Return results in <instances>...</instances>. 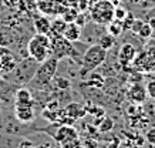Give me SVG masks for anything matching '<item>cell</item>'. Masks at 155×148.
Returning a JSON list of instances; mask_svg holds the SVG:
<instances>
[{
	"label": "cell",
	"instance_id": "8",
	"mask_svg": "<svg viewBox=\"0 0 155 148\" xmlns=\"http://www.w3.org/2000/svg\"><path fill=\"white\" fill-rule=\"evenodd\" d=\"M137 48L134 47V44L131 43H124L118 50V61L121 66H128L134 61V58L137 56Z\"/></svg>",
	"mask_w": 155,
	"mask_h": 148
},
{
	"label": "cell",
	"instance_id": "7",
	"mask_svg": "<svg viewBox=\"0 0 155 148\" xmlns=\"http://www.w3.org/2000/svg\"><path fill=\"white\" fill-rule=\"evenodd\" d=\"M53 138L56 140L57 143L64 144L67 141H71V140L78 138V131L73 127V125H67V124H60L56 128L54 134H53Z\"/></svg>",
	"mask_w": 155,
	"mask_h": 148
},
{
	"label": "cell",
	"instance_id": "22",
	"mask_svg": "<svg viewBox=\"0 0 155 148\" xmlns=\"http://www.w3.org/2000/svg\"><path fill=\"white\" fill-rule=\"evenodd\" d=\"M41 115H43V118H46L48 120L50 123H56L57 121V110H51V108H44V110L41 111Z\"/></svg>",
	"mask_w": 155,
	"mask_h": 148
},
{
	"label": "cell",
	"instance_id": "21",
	"mask_svg": "<svg viewBox=\"0 0 155 148\" xmlns=\"http://www.w3.org/2000/svg\"><path fill=\"white\" fill-rule=\"evenodd\" d=\"M113 128H114V120L113 118L105 117V118H103L101 121H100L98 130L101 131V133H108V131H111Z\"/></svg>",
	"mask_w": 155,
	"mask_h": 148
},
{
	"label": "cell",
	"instance_id": "30",
	"mask_svg": "<svg viewBox=\"0 0 155 148\" xmlns=\"http://www.w3.org/2000/svg\"><path fill=\"white\" fill-rule=\"evenodd\" d=\"M75 23L78 24V26H81V27H84V26L88 24V19H87V16H85L84 12H80V13H78L77 19H75Z\"/></svg>",
	"mask_w": 155,
	"mask_h": 148
},
{
	"label": "cell",
	"instance_id": "12",
	"mask_svg": "<svg viewBox=\"0 0 155 148\" xmlns=\"http://www.w3.org/2000/svg\"><path fill=\"white\" fill-rule=\"evenodd\" d=\"M83 27L78 26V24L75 23V21H71V23H67L66 29L63 31V36L68 40V41H77V40H80L81 38V34H83Z\"/></svg>",
	"mask_w": 155,
	"mask_h": 148
},
{
	"label": "cell",
	"instance_id": "3",
	"mask_svg": "<svg viewBox=\"0 0 155 148\" xmlns=\"http://www.w3.org/2000/svg\"><path fill=\"white\" fill-rule=\"evenodd\" d=\"M107 58V50L103 48L100 44H91L87 47V50L83 54L81 58V66H80V76L84 77L94 71L97 67H100L105 61Z\"/></svg>",
	"mask_w": 155,
	"mask_h": 148
},
{
	"label": "cell",
	"instance_id": "18",
	"mask_svg": "<svg viewBox=\"0 0 155 148\" xmlns=\"http://www.w3.org/2000/svg\"><path fill=\"white\" fill-rule=\"evenodd\" d=\"M67 26V21L63 17H57L51 21V27H50V34H63L64 29Z\"/></svg>",
	"mask_w": 155,
	"mask_h": 148
},
{
	"label": "cell",
	"instance_id": "19",
	"mask_svg": "<svg viewBox=\"0 0 155 148\" xmlns=\"http://www.w3.org/2000/svg\"><path fill=\"white\" fill-rule=\"evenodd\" d=\"M53 84H54V87H56L57 90H70V78H66V77H57L54 76V78H53Z\"/></svg>",
	"mask_w": 155,
	"mask_h": 148
},
{
	"label": "cell",
	"instance_id": "11",
	"mask_svg": "<svg viewBox=\"0 0 155 148\" xmlns=\"http://www.w3.org/2000/svg\"><path fill=\"white\" fill-rule=\"evenodd\" d=\"M14 105H33L34 107V98L31 91L26 87L17 88L14 93Z\"/></svg>",
	"mask_w": 155,
	"mask_h": 148
},
{
	"label": "cell",
	"instance_id": "10",
	"mask_svg": "<svg viewBox=\"0 0 155 148\" xmlns=\"http://www.w3.org/2000/svg\"><path fill=\"white\" fill-rule=\"evenodd\" d=\"M128 97H130V100L134 104H142V103H145L147 97H148L145 86H142L140 83H134L130 87V90H128Z\"/></svg>",
	"mask_w": 155,
	"mask_h": 148
},
{
	"label": "cell",
	"instance_id": "23",
	"mask_svg": "<svg viewBox=\"0 0 155 148\" xmlns=\"http://www.w3.org/2000/svg\"><path fill=\"white\" fill-rule=\"evenodd\" d=\"M127 15H128V10L125 9V7H122V6H115V7H114V19L115 20L122 21Z\"/></svg>",
	"mask_w": 155,
	"mask_h": 148
},
{
	"label": "cell",
	"instance_id": "6",
	"mask_svg": "<svg viewBox=\"0 0 155 148\" xmlns=\"http://www.w3.org/2000/svg\"><path fill=\"white\" fill-rule=\"evenodd\" d=\"M50 36V56L57 60H63L71 56L73 43L68 41L63 34H48Z\"/></svg>",
	"mask_w": 155,
	"mask_h": 148
},
{
	"label": "cell",
	"instance_id": "37",
	"mask_svg": "<svg viewBox=\"0 0 155 148\" xmlns=\"http://www.w3.org/2000/svg\"><path fill=\"white\" fill-rule=\"evenodd\" d=\"M51 148H56V147H51Z\"/></svg>",
	"mask_w": 155,
	"mask_h": 148
},
{
	"label": "cell",
	"instance_id": "17",
	"mask_svg": "<svg viewBox=\"0 0 155 148\" xmlns=\"http://www.w3.org/2000/svg\"><path fill=\"white\" fill-rule=\"evenodd\" d=\"M97 44H100L103 48H105V50H111V48L114 47V44H115V37H113L111 34H101L98 37V40H97Z\"/></svg>",
	"mask_w": 155,
	"mask_h": 148
},
{
	"label": "cell",
	"instance_id": "31",
	"mask_svg": "<svg viewBox=\"0 0 155 148\" xmlns=\"http://www.w3.org/2000/svg\"><path fill=\"white\" fill-rule=\"evenodd\" d=\"M17 148H36V145H34V143L31 141V140H23V141H20V144L17 145Z\"/></svg>",
	"mask_w": 155,
	"mask_h": 148
},
{
	"label": "cell",
	"instance_id": "26",
	"mask_svg": "<svg viewBox=\"0 0 155 148\" xmlns=\"http://www.w3.org/2000/svg\"><path fill=\"white\" fill-rule=\"evenodd\" d=\"M134 20H135V16L128 12V15L125 16V19L121 21V23H122V29H124V30H130V27H131V24H132V21H134Z\"/></svg>",
	"mask_w": 155,
	"mask_h": 148
},
{
	"label": "cell",
	"instance_id": "4",
	"mask_svg": "<svg viewBox=\"0 0 155 148\" xmlns=\"http://www.w3.org/2000/svg\"><path fill=\"white\" fill-rule=\"evenodd\" d=\"M26 47H27V56L34 58L37 63L44 61L47 57H50V36L36 33L30 37Z\"/></svg>",
	"mask_w": 155,
	"mask_h": 148
},
{
	"label": "cell",
	"instance_id": "27",
	"mask_svg": "<svg viewBox=\"0 0 155 148\" xmlns=\"http://www.w3.org/2000/svg\"><path fill=\"white\" fill-rule=\"evenodd\" d=\"M144 23H145V21H144L142 19H135L134 21H132V24H131V27H130V30H131L134 34H138V31L141 30V27L144 26Z\"/></svg>",
	"mask_w": 155,
	"mask_h": 148
},
{
	"label": "cell",
	"instance_id": "32",
	"mask_svg": "<svg viewBox=\"0 0 155 148\" xmlns=\"http://www.w3.org/2000/svg\"><path fill=\"white\" fill-rule=\"evenodd\" d=\"M118 145H120V140L115 137V138H114V141L111 143V145H110V148H117Z\"/></svg>",
	"mask_w": 155,
	"mask_h": 148
},
{
	"label": "cell",
	"instance_id": "13",
	"mask_svg": "<svg viewBox=\"0 0 155 148\" xmlns=\"http://www.w3.org/2000/svg\"><path fill=\"white\" fill-rule=\"evenodd\" d=\"M64 111H66V114L68 117H71V118H74V120H78L87 114L85 108L83 105L78 104V103H68L67 107L64 108Z\"/></svg>",
	"mask_w": 155,
	"mask_h": 148
},
{
	"label": "cell",
	"instance_id": "36",
	"mask_svg": "<svg viewBox=\"0 0 155 148\" xmlns=\"http://www.w3.org/2000/svg\"><path fill=\"white\" fill-rule=\"evenodd\" d=\"M114 2H115V3H120V2H121V0H114Z\"/></svg>",
	"mask_w": 155,
	"mask_h": 148
},
{
	"label": "cell",
	"instance_id": "35",
	"mask_svg": "<svg viewBox=\"0 0 155 148\" xmlns=\"http://www.w3.org/2000/svg\"><path fill=\"white\" fill-rule=\"evenodd\" d=\"M132 3H135V5H140V3H142L144 0H131Z\"/></svg>",
	"mask_w": 155,
	"mask_h": 148
},
{
	"label": "cell",
	"instance_id": "29",
	"mask_svg": "<svg viewBox=\"0 0 155 148\" xmlns=\"http://www.w3.org/2000/svg\"><path fill=\"white\" fill-rule=\"evenodd\" d=\"M145 141L150 143L151 145H155V127H151L145 133Z\"/></svg>",
	"mask_w": 155,
	"mask_h": 148
},
{
	"label": "cell",
	"instance_id": "20",
	"mask_svg": "<svg viewBox=\"0 0 155 148\" xmlns=\"http://www.w3.org/2000/svg\"><path fill=\"white\" fill-rule=\"evenodd\" d=\"M78 13H80V10H77V7H68V9L64 10V13H63V19L66 20L67 23L75 21Z\"/></svg>",
	"mask_w": 155,
	"mask_h": 148
},
{
	"label": "cell",
	"instance_id": "33",
	"mask_svg": "<svg viewBox=\"0 0 155 148\" xmlns=\"http://www.w3.org/2000/svg\"><path fill=\"white\" fill-rule=\"evenodd\" d=\"M53 145L50 143H44V144H41V145H36V148H51Z\"/></svg>",
	"mask_w": 155,
	"mask_h": 148
},
{
	"label": "cell",
	"instance_id": "15",
	"mask_svg": "<svg viewBox=\"0 0 155 148\" xmlns=\"http://www.w3.org/2000/svg\"><path fill=\"white\" fill-rule=\"evenodd\" d=\"M84 84H85V86H88V87H93V88H101V87L104 86V77H103V74L91 71V73H90V77L87 78V81H84Z\"/></svg>",
	"mask_w": 155,
	"mask_h": 148
},
{
	"label": "cell",
	"instance_id": "16",
	"mask_svg": "<svg viewBox=\"0 0 155 148\" xmlns=\"http://www.w3.org/2000/svg\"><path fill=\"white\" fill-rule=\"evenodd\" d=\"M122 31H124V29H122V23L120 20L113 19L107 24V33L111 34L113 37H120L122 34Z\"/></svg>",
	"mask_w": 155,
	"mask_h": 148
},
{
	"label": "cell",
	"instance_id": "34",
	"mask_svg": "<svg viewBox=\"0 0 155 148\" xmlns=\"http://www.w3.org/2000/svg\"><path fill=\"white\" fill-rule=\"evenodd\" d=\"M148 24L151 26V29H152V31L155 33V19H151L150 21H148Z\"/></svg>",
	"mask_w": 155,
	"mask_h": 148
},
{
	"label": "cell",
	"instance_id": "9",
	"mask_svg": "<svg viewBox=\"0 0 155 148\" xmlns=\"http://www.w3.org/2000/svg\"><path fill=\"white\" fill-rule=\"evenodd\" d=\"M14 117L21 124H30L34 120V107L33 105H14Z\"/></svg>",
	"mask_w": 155,
	"mask_h": 148
},
{
	"label": "cell",
	"instance_id": "5",
	"mask_svg": "<svg viewBox=\"0 0 155 148\" xmlns=\"http://www.w3.org/2000/svg\"><path fill=\"white\" fill-rule=\"evenodd\" d=\"M114 7L110 0H97L90 6V19L97 24H108L114 19Z\"/></svg>",
	"mask_w": 155,
	"mask_h": 148
},
{
	"label": "cell",
	"instance_id": "1",
	"mask_svg": "<svg viewBox=\"0 0 155 148\" xmlns=\"http://www.w3.org/2000/svg\"><path fill=\"white\" fill-rule=\"evenodd\" d=\"M57 68H58V60L56 57L50 56L44 61L38 63V67L36 70V73H34V77L31 78V81L28 84L34 86L36 88L50 87L53 78L57 74Z\"/></svg>",
	"mask_w": 155,
	"mask_h": 148
},
{
	"label": "cell",
	"instance_id": "14",
	"mask_svg": "<svg viewBox=\"0 0 155 148\" xmlns=\"http://www.w3.org/2000/svg\"><path fill=\"white\" fill-rule=\"evenodd\" d=\"M34 31L36 33H43V34H50V27H51V21L46 17V16H38L33 21Z\"/></svg>",
	"mask_w": 155,
	"mask_h": 148
},
{
	"label": "cell",
	"instance_id": "28",
	"mask_svg": "<svg viewBox=\"0 0 155 148\" xmlns=\"http://www.w3.org/2000/svg\"><path fill=\"white\" fill-rule=\"evenodd\" d=\"M147 94H148V97H151V98H154L155 100V80H150V81L147 83Z\"/></svg>",
	"mask_w": 155,
	"mask_h": 148
},
{
	"label": "cell",
	"instance_id": "2",
	"mask_svg": "<svg viewBox=\"0 0 155 148\" xmlns=\"http://www.w3.org/2000/svg\"><path fill=\"white\" fill-rule=\"evenodd\" d=\"M37 67L38 63L34 58H31L30 56L23 57L21 60H19V63L12 71L6 74V78H12L10 81H13V84H28L34 77Z\"/></svg>",
	"mask_w": 155,
	"mask_h": 148
},
{
	"label": "cell",
	"instance_id": "25",
	"mask_svg": "<svg viewBox=\"0 0 155 148\" xmlns=\"http://www.w3.org/2000/svg\"><path fill=\"white\" fill-rule=\"evenodd\" d=\"M61 148H85V147L80 143V140L75 138V140H71V141H67V143L61 144Z\"/></svg>",
	"mask_w": 155,
	"mask_h": 148
},
{
	"label": "cell",
	"instance_id": "24",
	"mask_svg": "<svg viewBox=\"0 0 155 148\" xmlns=\"http://www.w3.org/2000/svg\"><path fill=\"white\" fill-rule=\"evenodd\" d=\"M152 34H154V31H152V29H151V26L148 23H144V26L141 27V30L138 31V36H140L141 38H150Z\"/></svg>",
	"mask_w": 155,
	"mask_h": 148
}]
</instances>
